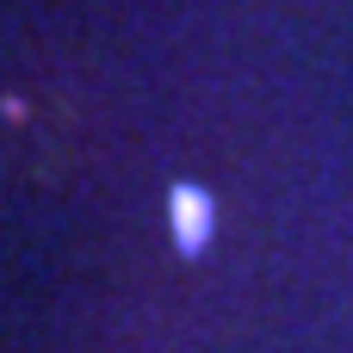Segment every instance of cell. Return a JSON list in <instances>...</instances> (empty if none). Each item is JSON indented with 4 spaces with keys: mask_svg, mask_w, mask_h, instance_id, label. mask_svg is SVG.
<instances>
[{
    "mask_svg": "<svg viewBox=\"0 0 353 353\" xmlns=\"http://www.w3.org/2000/svg\"><path fill=\"white\" fill-rule=\"evenodd\" d=\"M168 223H174L180 248H186V254H199V248L211 242V199H205L199 186H180V192L168 199Z\"/></svg>",
    "mask_w": 353,
    "mask_h": 353,
    "instance_id": "6da1fadb",
    "label": "cell"
}]
</instances>
